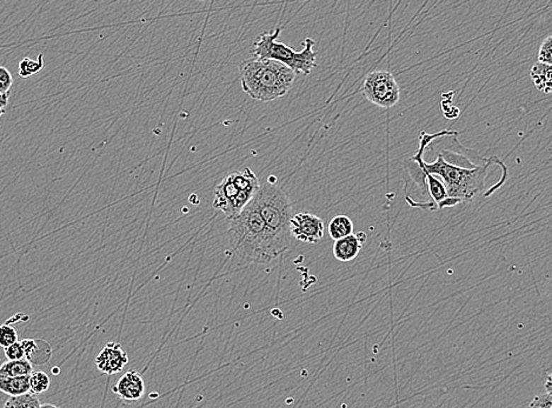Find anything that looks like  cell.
<instances>
[{"label":"cell","instance_id":"obj_1","mask_svg":"<svg viewBox=\"0 0 552 408\" xmlns=\"http://www.w3.org/2000/svg\"><path fill=\"white\" fill-rule=\"evenodd\" d=\"M456 131H443L436 134H427L422 132L420 134V147L416 156L411 159L418 164L420 170V177L424 173L441 179L447 192V199L444 202L443 207H452L459 203H466L484 191L485 187L486 175L493 165H504L497 157L486 159L485 163L477 165L475 168H468L457 163H450L445 161L441 153L437 154V159L434 163H427L424 161V151L430 143L442 136L454 134Z\"/></svg>","mask_w":552,"mask_h":408},{"label":"cell","instance_id":"obj_2","mask_svg":"<svg viewBox=\"0 0 552 408\" xmlns=\"http://www.w3.org/2000/svg\"><path fill=\"white\" fill-rule=\"evenodd\" d=\"M230 247L238 258L255 264H268L287 251L266 226L253 200L230 219Z\"/></svg>","mask_w":552,"mask_h":408},{"label":"cell","instance_id":"obj_3","mask_svg":"<svg viewBox=\"0 0 552 408\" xmlns=\"http://www.w3.org/2000/svg\"><path fill=\"white\" fill-rule=\"evenodd\" d=\"M297 74L273 59L246 60L241 67V88L250 98L272 102L290 91Z\"/></svg>","mask_w":552,"mask_h":408},{"label":"cell","instance_id":"obj_4","mask_svg":"<svg viewBox=\"0 0 552 408\" xmlns=\"http://www.w3.org/2000/svg\"><path fill=\"white\" fill-rule=\"evenodd\" d=\"M252 200L266 226L269 227L277 240L289 250L292 238L290 220L294 216V209L287 193L276 184L266 182L259 186Z\"/></svg>","mask_w":552,"mask_h":408},{"label":"cell","instance_id":"obj_5","mask_svg":"<svg viewBox=\"0 0 552 408\" xmlns=\"http://www.w3.org/2000/svg\"><path fill=\"white\" fill-rule=\"evenodd\" d=\"M282 28H277L271 33H263L255 40L252 54L259 59H273L290 67L294 74L308 76L316 67L317 52L314 51L315 40L305 39L304 49L294 51L283 42H278Z\"/></svg>","mask_w":552,"mask_h":408},{"label":"cell","instance_id":"obj_6","mask_svg":"<svg viewBox=\"0 0 552 408\" xmlns=\"http://www.w3.org/2000/svg\"><path fill=\"white\" fill-rule=\"evenodd\" d=\"M260 182L250 168L226 175L214 190V207L230 220L251 202Z\"/></svg>","mask_w":552,"mask_h":408},{"label":"cell","instance_id":"obj_7","mask_svg":"<svg viewBox=\"0 0 552 408\" xmlns=\"http://www.w3.org/2000/svg\"><path fill=\"white\" fill-rule=\"evenodd\" d=\"M364 97L379 107L391 108L398 104L401 88L395 76L388 71H374L362 85Z\"/></svg>","mask_w":552,"mask_h":408},{"label":"cell","instance_id":"obj_8","mask_svg":"<svg viewBox=\"0 0 552 408\" xmlns=\"http://www.w3.org/2000/svg\"><path fill=\"white\" fill-rule=\"evenodd\" d=\"M324 221L322 218L309 212L294 214L290 220L291 235L305 244H317L324 237Z\"/></svg>","mask_w":552,"mask_h":408},{"label":"cell","instance_id":"obj_9","mask_svg":"<svg viewBox=\"0 0 552 408\" xmlns=\"http://www.w3.org/2000/svg\"><path fill=\"white\" fill-rule=\"evenodd\" d=\"M127 363V353L118 342H110L96 356V366L102 373L108 375L119 373Z\"/></svg>","mask_w":552,"mask_h":408},{"label":"cell","instance_id":"obj_10","mask_svg":"<svg viewBox=\"0 0 552 408\" xmlns=\"http://www.w3.org/2000/svg\"><path fill=\"white\" fill-rule=\"evenodd\" d=\"M113 392L122 400L137 402L142 399L145 393L144 379L139 373H137L136 371H127L113 386Z\"/></svg>","mask_w":552,"mask_h":408},{"label":"cell","instance_id":"obj_11","mask_svg":"<svg viewBox=\"0 0 552 408\" xmlns=\"http://www.w3.org/2000/svg\"><path fill=\"white\" fill-rule=\"evenodd\" d=\"M367 241V234L364 232L351 233L346 237L335 240L333 244V257L343 262H352L360 255L364 243Z\"/></svg>","mask_w":552,"mask_h":408},{"label":"cell","instance_id":"obj_12","mask_svg":"<svg viewBox=\"0 0 552 408\" xmlns=\"http://www.w3.org/2000/svg\"><path fill=\"white\" fill-rule=\"evenodd\" d=\"M21 345L24 347L25 359L30 363H47L51 356V347L44 340H35V339H24L21 340Z\"/></svg>","mask_w":552,"mask_h":408},{"label":"cell","instance_id":"obj_13","mask_svg":"<svg viewBox=\"0 0 552 408\" xmlns=\"http://www.w3.org/2000/svg\"><path fill=\"white\" fill-rule=\"evenodd\" d=\"M532 83L539 91L549 95L552 90V67L549 64L537 63L532 66L531 72Z\"/></svg>","mask_w":552,"mask_h":408},{"label":"cell","instance_id":"obj_14","mask_svg":"<svg viewBox=\"0 0 552 408\" xmlns=\"http://www.w3.org/2000/svg\"><path fill=\"white\" fill-rule=\"evenodd\" d=\"M0 392L10 397L28 393L30 392V374L21 375V377L0 375Z\"/></svg>","mask_w":552,"mask_h":408},{"label":"cell","instance_id":"obj_15","mask_svg":"<svg viewBox=\"0 0 552 408\" xmlns=\"http://www.w3.org/2000/svg\"><path fill=\"white\" fill-rule=\"evenodd\" d=\"M420 180H422L420 182H422L423 187L427 186L429 194L434 200V203L437 204L438 207L442 209L444 202L447 199V192L441 179H438L437 177H435L430 173H424Z\"/></svg>","mask_w":552,"mask_h":408},{"label":"cell","instance_id":"obj_16","mask_svg":"<svg viewBox=\"0 0 552 408\" xmlns=\"http://www.w3.org/2000/svg\"><path fill=\"white\" fill-rule=\"evenodd\" d=\"M33 372V366L28 359L7 360L0 366V375L3 377H21Z\"/></svg>","mask_w":552,"mask_h":408},{"label":"cell","instance_id":"obj_17","mask_svg":"<svg viewBox=\"0 0 552 408\" xmlns=\"http://www.w3.org/2000/svg\"><path fill=\"white\" fill-rule=\"evenodd\" d=\"M355 226H353L352 220L347 216H337L332 218L329 223V234L331 239L337 240L340 238L346 237L349 234L353 233Z\"/></svg>","mask_w":552,"mask_h":408},{"label":"cell","instance_id":"obj_18","mask_svg":"<svg viewBox=\"0 0 552 408\" xmlns=\"http://www.w3.org/2000/svg\"><path fill=\"white\" fill-rule=\"evenodd\" d=\"M40 405L42 404L37 395L30 391L24 395L11 397L4 406L6 408H40Z\"/></svg>","mask_w":552,"mask_h":408},{"label":"cell","instance_id":"obj_19","mask_svg":"<svg viewBox=\"0 0 552 408\" xmlns=\"http://www.w3.org/2000/svg\"><path fill=\"white\" fill-rule=\"evenodd\" d=\"M50 386H51V380L45 372L33 371L30 374V391L32 393L37 395H42V393L49 391Z\"/></svg>","mask_w":552,"mask_h":408},{"label":"cell","instance_id":"obj_20","mask_svg":"<svg viewBox=\"0 0 552 408\" xmlns=\"http://www.w3.org/2000/svg\"><path fill=\"white\" fill-rule=\"evenodd\" d=\"M44 67V54L40 53L38 59H31V58H24L19 63V76L21 78H30L35 74H38Z\"/></svg>","mask_w":552,"mask_h":408},{"label":"cell","instance_id":"obj_21","mask_svg":"<svg viewBox=\"0 0 552 408\" xmlns=\"http://www.w3.org/2000/svg\"><path fill=\"white\" fill-rule=\"evenodd\" d=\"M18 342V332L11 325H0V346L5 349Z\"/></svg>","mask_w":552,"mask_h":408},{"label":"cell","instance_id":"obj_22","mask_svg":"<svg viewBox=\"0 0 552 408\" xmlns=\"http://www.w3.org/2000/svg\"><path fill=\"white\" fill-rule=\"evenodd\" d=\"M539 63L552 64V37H546L543 40L542 45L539 47Z\"/></svg>","mask_w":552,"mask_h":408},{"label":"cell","instance_id":"obj_23","mask_svg":"<svg viewBox=\"0 0 552 408\" xmlns=\"http://www.w3.org/2000/svg\"><path fill=\"white\" fill-rule=\"evenodd\" d=\"M4 353L7 360H21L24 359V347L21 345V342H16L12 345L7 346L4 349Z\"/></svg>","mask_w":552,"mask_h":408},{"label":"cell","instance_id":"obj_24","mask_svg":"<svg viewBox=\"0 0 552 408\" xmlns=\"http://www.w3.org/2000/svg\"><path fill=\"white\" fill-rule=\"evenodd\" d=\"M13 84V77L6 67L0 66V93H8Z\"/></svg>","mask_w":552,"mask_h":408},{"label":"cell","instance_id":"obj_25","mask_svg":"<svg viewBox=\"0 0 552 408\" xmlns=\"http://www.w3.org/2000/svg\"><path fill=\"white\" fill-rule=\"evenodd\" d=\"M551 393H550V392H546V395L536 397V398L530 402V407L551 408Z\"/></svg>","mask_w":552,"mask_h":408},{"label":"cell","instance_id":"obj_26","mask_svg":"<svg viewBox=\"0 0 552 408\" xmlns=\"http://www.w3.org/2000/svg\"><path fill=\"white\" fill-rule=\"evenodd\" d=\"M8 98H10V92H8V93H0V103H4V104L7 105Z\"/></svg>","mask_w":552,"mask_h":408},{"label":"cell","instance_id":"obj_27","mask_svg":"<svg viewBox=\"0 0 552 408\" xmlns=\"http://www.w3.org/2000/svg\"><path fill=\"white\" fill-rule=\"evenodd\" d=\"M546 392L551 393V377L550 375H548V378H546Z\"/></svg>","mask_w":552,"mask_h":408},{"label":"cell","instance_id":"obj_28","mask_svg":"<svg viewBox=\"0 0 552 408\" xmlns=\"http://www.w3.org/2000/svg\"><path fill=\"white\" fill-rule=\"evenodd\" d=\"M5 107H6V104H4V103H0V117L5 113Z\"/></svg>","mask_w":552,"mask_h":408}]
</instances>
